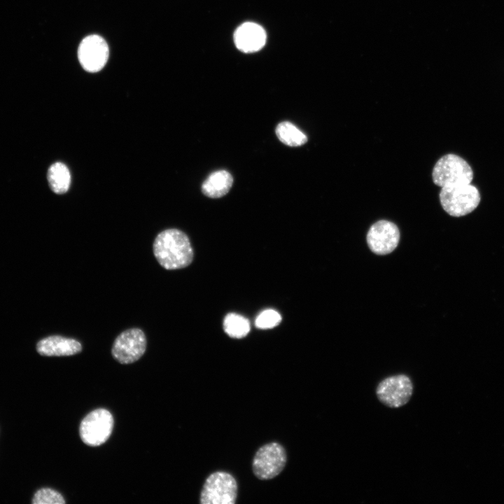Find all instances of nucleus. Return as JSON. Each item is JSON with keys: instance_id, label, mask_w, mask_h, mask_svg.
Masks as SVG:
<instances>
[{"instance_id": "f8f14e48", "label": "nucleus", "mask_w": 504, "mask_h": 504, "mask_svg": "<svg viewBox=\"0 0 504 504\" xmlns=\"http://www.w3.org/2000/svg\"><path fill=\"white\" fill-rule=\"evenodd\" d=\"M36 350L42 356H66L80 353L82 345L73 338L52 335L41 340L36 344Z\"/></svg>"}, {"instance_id": "0eeeda50", "label": "nucleus", "mask_w": 504, "mask_h": 504, "mask_svg": "<svg viewBox=\"0 0 504 504\" xmlns=\"http://www.w3.org/2000/svg\"><path fill=\"white\" fill-rule=\"evenodd\" d=\"M413 393V384L406 374L392 375L382 379L377 385L376 395L379 400L391 408L406 405Z\"/></svg>"}, {"instance_id": "39448f33", "label": "nucleus", "mask_w": 504, "mask_h": 504, "mask_svg": "<svg viewBox=\"0 0 504 504\" xmlns=\"http://www.w3.org/2000/svg\"><path fill=\"white\" fill-rule=\"evenodd\" d=\"M286 452L278 442H270L260 447L255 452L252 468L255 476L262 480L270 479L284 470L286 463Z\"/></svg>"}, {"instance_id": "ddd939ff", "label": "nucleus", "mask_w": 504, "mask_h": 504, "mask_svg": "<svg viewBox=\"0 0 504 504\" xmlns=\"http://www.w3.org/2000/svg\"><path fill=\"white\" fill-rule=\"evenodd\" d=\"M233 183L232 175L225 170L211 173L202 185V191L207 197L218 198L226 195Z\"/></svg>"}, {"instance_id": "a211bd4d", "label": "nucleus", "mask_w": 504, "mask_h": 504, "mask_svg": "<svg viewBox=\"0 0 504 504\" xmlns=\"http://www.w3.org/2000/svg\"><path fill=\"white\" fill-rule=\"evenodd\" d=\"M281 321V316L278 312L266 309L257 316L255 325L259 329H270L278 326Z\"/></svg>"}, {"instance_id": "20e7f679", "label": "nucleus", "mask_w": 504, "mask_h": 504, "mask_svg": "<svg viewBox=\"0 0 504 504\" xmlns=\"http://www.w3.org/2000/svg\"><path fill=\"white\" fill-rule=\"evenodd\" d=\"M237 491V481L231 474L216 471L206 477L200 493V502L201 504H234Z\"/></svg>"}, {"instance_id": "1a4fd4ad", "label": "nucleus", "mask_w": 504, "mask_h": 504, "mask_svg": "<svg viewBox=\"0 0 504 504\" xmlns=\"http://www.w3.org/2000/svg\"><path fill=\"white\" fill-rule=\"evenodd\" d=\"M77 55L78 62L85 71L96 73L106 64L109 48L102 36L90 34L83 38L79 43Z\"/></svg>"}, {"instance_id": "f257e3e1", "label": "nucleus", "mask_w": 504, "mask_h": 504, "mask_svg": "<svg viewBox=\"0 0 504 504\" xmlns=\"http://www.w3.org/2000/svg\"><path fill=\"white\" fill-rule=\"evenodd\" d=\"M153 251L159 264L169 270L184 268L193 260L190 239L178 229H167L160 232L154 239Z\"/></svg>"}, {"instance_id": "6e6552de", "label": "nucleus", "mask_w": 504, "mask_h": 504, "mask_svg": "<svg viewBox=\"0 0 504 504\" xmlns=\"http://www.w3.org/2000/svg\"><path fill=\"white\" fill-rule=\"evenodd\" d=\"M146 349V337L142 330L133 328L125 330L115 339L111 354L122 364L138 360Z\"/></svg>"}, {"instance_id": "f3484780", "label": "nucleus", "mask_w": 504, "mask_h": 504, "mask_svg": "<svg viewBox=\"0 0 504 504\" xmlns=\"http://www.w3.org/2000/svg\"><path fill=\"white\" fill-rule=\"evenodd\" d=\"M34 504H64L63 496L57 491L50 488L38 490L32 499Z\"/></svg>"}, {"instance_id": "9d476101", "label": "nucleus", "mask_w": 504, "mask_h": 504, "mask_svg": "<svg viewBox=\"0 0 504 504\" xmlns=\"http://www.w3.org/2000/svg\"><path fill=\"white\" fill-rule=\"evenodd\" d=\"M400 232L397 225L386 220L374 223L368 232L367 242L370 249L377 255H386L397 247Z\"/></svg>"}, {"instance_id": "f03ea898", "label": "nucleus", "mask_w": 504, "mask_h": 504, "mask_svg": "<svg viewBox=\"0 0 504 504\" xmlns=\"http://www.w3.org/2000/svg\"><path fill=\"white\" fill-rule=\"evenodd\" d=\"M439 197L443 209L455 217L472 212L480 202L479 190L470 183L442 187Z\"/></svg>"}, {"instance_id": "2eb2a0df", "label": "nucleus", "mask_w": 504, "mask_h": 504, "mask_svg": "<svg viewBox=\"0 0 504 504\" xmlns=\"http://www.w3.org/2000/svg\"><path fill=\"white\" fill-rule=\"evenodd\" d=\"M275 132L279 139L289 146H300L307 141V136L293 123L288 121L279 123Z\"/></svg>"}, {"instance_id": "423d86ee", "label": "nucleus", "mask_w": 504, "mask_h": 504, "mask_svg": "<svg viewBox=\"0 0 504 504\" xmlns=\"http://www.w3.org/2000/svg\"><path fill=\"white\" fill-rule=\"evenodd\" d=\"M113 418L109 411L99 408L90 412L80 422L79 433L83 442L91 447L99 446L110 437Z\"/></svg>"}, {"instance_id": "7ed1b4c3", "label": "nucleus", "mask_w": 504, "mask_h": 504, "mask_svg": "<svg viewBox=\"0 0 504 504\" xmlns=\"http://www.w3.org/2000/svg\"><path fill=\"white\" fill-rule=\"evenodd\" d=\"M432 178L433 183L441 188L468 184L473 178V172L462 158L454 154H447L435 163Z\"/></svg>"}, {"instance_id": "dca6fc26", "label": "nucleus", "mask_w": 504, "mask_h": 504, "mask_svg": "<svg viewBox=\"0 0 504 504\" xmlns=\"http://www.w3.org/2000/svg\"><path fill=\"white\" fill-rule=\"evenodd\" d=\"M223 328L230 337L239 339L248 335L250 331V323L245 317L230 313L224 319Z\"/></svg>"}, {"instance_id": "9b49d317", "label": "nucleus", "mask_w": 504, "mask_h": 504, "mask_svg": "<svg viewBox=\"0 0 504 504\" xmlns=\"http://www.w3.org/2000/svg\"><path fill=\"white\" fill-rule=\"evenodd\" d=\"M266 38V32L262 27L250 22L241 24L234 34L237 48L244 53H252L262 49Z\"/></svg>"}, {"instance_id": "4468645a", "label": "nucleus", "mask_w": 504, "mask_h": 504, "mask_svg": "<svg viewBox=\"0 0 504 504\" xmlns=\"http://www.w3.org/2000/svg\"><path fill=\"white\" fill-rule=\"evenodd\" d=\"M47 177L49 186L54 192L63 194L69 190L71 175L64 163L57 162L52 164L48 169Z\"/></svg>"}]
</instances>
